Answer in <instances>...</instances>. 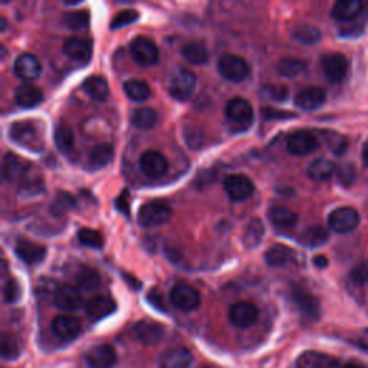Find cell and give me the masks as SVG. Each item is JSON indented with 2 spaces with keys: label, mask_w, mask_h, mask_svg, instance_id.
I'll return each mask as SVG.
<instances>
[{
  "label": "cell",
  "mask_w": 368,
  "mask_h": 368,
  "mask_svg": "<svg viewBox=\"0 0 368 368\" xmlns=\"http://www.w3.org/2000/svg\"><path fill=\"white\" fill-rule=\"evenodd\" d=\"M184 60L193 65H203L209 61V51L202 42H189L183 46Z\"/></svg>",
  "instance_id": "e575fe53"
},
{
  "label": "cell",
  "mask_w": 368,
  "mask_h": 368,
  "mask_svg": "<svg viewBox=\"0 0 368 368\" xmlns=\"http://www.w3.org/2000/svg\"><path fill=\"white\" fill-rule=\"evenodd\" d=\"M321 65L325 78L333 84L341 82L348 73V68H350L347 56L340 52H329L324 55Z\"/></svg>",
  "instance_id": "52a82bcc"
},
{
  "label": "cell",
  "mask_w": 368,
  "mask_h": 368,
  "mask_svg": "<svg viewBox=\"0 0 368 368\" xmlns=\"http://www.w3.org/2000/svg\"><path fill=\"white\" fill-rule=\"evenodd\" d=\"M328 225L335 234H351L360 225V215L353 207H338L331 211V215L328 218Z\"/></svg>",
  "instance_id": "5b68a950"
},
{
  "label": "cell",
  "mask_w": 368,
  "mask_h": 368,
  "mask_svg": "<svg viewBox=\"0 0 368 368\" xmlns=\"http://www.w3.org/2000/svg\"><path fill=\"white\" fill-rule=\"evenodd\" d=\"M10 139L21 147H25L30 151H41L44 141L40 131L32 123H15L10 127Z\"/></svg>",
  "instance_id": "7a4b0ae2"
},
{
  "label": "cell",
  "mask_w": 368,
  "mask_h": 368,
  "mask_svg": "<svg viewBox=\"0 0 368 368\" xmlns=\"http://www.w3.org/2000/svg\"><path fill=\"white\" fill-rule=\"evenodd\" d=\"M265 261L269 266H285L295 261V252L285 245H275L268 249Z\"/></svg>",
  "instance_id": "f1b7e54d"
},
{
  "label": "cell",
  "mask_w": 368,
  "mask_h": 368,
  "mask_svg": "<svg viewBox=\"0 0 368 368\" xmlns=\"http://www.w3.org/2000/svg\"><path fill=\"white\" fill-rule=\"evenodd\" d=\"M132 333L140 342L146 345H156L164 335V326L154 321H141L134 326Z\"/></svg>",
  "instance_id": "44dd1931"
},
{
  "label": "cell",
  "mask_w": 368,
  "mask_h": 368,
  "mask_svg": "<svg viewBox=\"0 0 368 368\" xmlns=\"http://www.w3.org/2000/svg\"><path fill=\"white\" fill-rule=\"evenodd\" d=\"M198 85L196 75L189 69L179 68L170 76L168 81V92L174 100L187 101L195 92Z\"/></svg>",
  "instance_id": "6da1fadb"
},
{
  "label": "cell",
  "mask_w": 368,
  "mask_h": 368,
  "mask_svg": "<svg viewBox=\"0 0 368 368\" xmlns=\"http://www.w3.org/2000/svg\"><path fill=\"white\" fill-rule=\"evenodd\" d=\"M173 211L168 204L154 200L141 206L139 211V223L144 227L163 226L171 219Z\"/></svg>",
  "instance_id": "3957f363"
},
{
  "label": "cell",
  "mask_w": 368,
  "mask_h": 368,
  "mask_svg": "<svg viewBox=\"0 0 368 368\" xmlns=\"http://www.w3.org/2000/svg\"><path fill=\"white\" fill-rule=\"evenodd\" d=\"M64 24L71 30H82L89 25V13L87 10H75L67 12L64 15Z\"/></svg>",
  "instance_id": "7bdbcfd3"
},
{
  "label": "cell",
  "mask_w": 368,
  "mask_h": 368,
  "mask_svg": "<svg viewBox=\"0 0 368 368\" xmlns=\"http://www.w3.org/2000/svg\"><path fill=\"white\" fill-rule=\"evenodd\" d=\"M219 73L230 82H242L249 75V65L242 56L234 53H225L218 62Z\"/></svg>",
  "instance_id": "277c9868"
},
{
  "label": "cell",
  "mask_w": 368,
  "mask_h": 368,
  "mask_svg": "<svg viewBox=\"0 0 368 368\" xmlns=\"http://www.w3.org/2000/svg\"><path fill=\"white\" fill-rule=\"evenodd\" d=\"M225 190L230 200L243 202L254 195L255 186L245 174H231L225 180Z\"/></svg>",
  "instance_id": "8fae6325"
},
{
  "label": "cell",
  "mask_w": 368,
  "mask_h": 368,
  "mask_svg": "<svg viewBox=\"0 0 368 368\" xmlns=\"http://www.w3.org/2000/svg\"><path fill=\"white\" fill-rule=\"evenodd\" d=\"M268 218L274 226L279 229H290L294 227L298 218L292 210H289L286 207H272L268 211Z\"/></svg>",
  "instance_id": "d6a6232c"
},
{
  "label": "cell",
  "mask_w": 368,
  "mask_h": 368,
  "mask_svg": "<svg viewBox=\"0 0 368 368\" xmlns=\"http://www.w3.org/2000/svg\"><path fill=\"white\" fill-rule=\"evenodd\" d=\"M265 234V226L262 223L261 219H252L246 229H245V234H243V245L247 247V249H254L256 247L261 240H262V236Z\"/></svg>",
  "instance_id": "74e56055"
},
{
  "label": "cell",
  "mask_w": 368,
  "mask_h": 368,
  "mask_svg": "<svg viewBox=\"0 0 368 368\" xmlns=\"http://www.w3.org/2000/svg\"><path fill=\"white\" fill-rule=\"evenodd\" d=\"M85 361L89 368H111L117 362V353L108 344L96 345L87 353Z\"/></svg>",
  "instance_id": "2e32d148"
},
{
  "label": "cell",
  "mask_w": 368,
  "mask_h": 368,
  "mask_svg": "<svg viewBox=\"0 0 368 368\" xmlns=\"http://www.w3.org/2000/svg\"><path fill=\"white\" fill-rule=\"evenodd\" d=\"M52 333L62 340H72L78 337L81 333V324L80 321L68 317V315H60L52 321Z\"/></svg>",
  "instance_id": "cb8c5ba5"
},
{
  "label": "cell",
  "mask_w": 368,
  "mask_h": 368,
  "mask_svg": "<svg viewBox=\"0 0 368 368\" xmlns=\"http://www.w3.org/2000/svg\"><path fill=\"white\" fill-rule=\"evenodd\" d=\"M15 252L17 258L28 265L41 263L46 256V247L42 245L33 243L26 239H19L15 245Z\"/></svg>",
  "instance_id": "d6986e66"
},
{
  "label": "cell",
  "mask_w": 368,
  "mask_h": 368,
  "mask_svg": "<svg viewBox=\"0 0 368 368\" xmlns=\"http://www.w3.org/2000/svg\"><path fill=\"white\" fill-rule=\"evenodd\" d=\"M117 305L109 297H95L87 302V314L94 319H103L111 315Z\"/></svg>",
  "instance_id": "4316f807"
},
{
  "label": "cell",
  "mask_w": 368,
  "mask_h": 368,
  "mask_svg": "<svg viewBox=\"0 0 368 368\" xmlns=\"http://www.w3.org/2000/svg\"><path fill=\"white\" fill-rule=\"evenodd\" d=\"M170 299L173 305L182 309V311H195L200 306L202 298L198 290L186 283H177L173 286L170 292Z\"/></svg>",
  "instance_id": "30bf717a"
},
{
  "label": "cell",
  "mask_w": 368,
  "mask_h": 368,
  "mask_svg": "<svg viewBox=\"0 0 368 368\" xmlns=\"http://www.w3.org/2000/svg\"><path fill=\"white\" fill-rule=\"evenodd\" d=\"M140 168L148 177L157 179L164 176L168 170V161L164 154L156 150H148L141 154L140 157Z\"/></svg>",
  "instance_id": "4fadbf2b"
},
{
  "label": "cell",
  "mask_w": 368,
  "mask_h": 368,
  "mask_svg": "<svg viewBox=\"0 0 368 368\" xmlns=\"http://www.w3.org/2000/svg\"><path fill=\"white\" fill-rule=\"evenodd\" d=\"M25 163L19 159L16 154L8 152L3 159V179L6 182L19 180L25 170Z\"/></svg>",
  "instance_id": "d590c367"
},
{
  "label": "cell",
  "mask_w": 368,
  "mask_h": 368,
  "mask_svg": "<svg viewBox=\"0 0 368 368\" xmlns=\"http://www.w3.org/2000/svg\"><path fill=\"white\" fill-rule=\"evenodd\" d=\"M294 37H295L297 41H299L302 44L313 45V44H317L321 40V32H319L318 28H315L313 25L302 24V25H298L294 29Z\"/></svg>",
  "instance_id": "ee69618b"
},
{
  "label": "cell",
  "mask_w": 368,
  "mask_h": 368,
  "mask_svg": "<svg viewBox=\"0 0 368 368\" xmlns=\"http://www.w3.org/2000/svg\"><path fill=\"white\" fill-rule=\"evenodd\" d=\"M364 160H365V163L368 164V143H367L365 147H364Z\"/></svg>",
  "instance_id": "6f0895ef"
},
{
  "label": "cell",
  "mask_w": 368,
  "mask_h": 368,
  "mask_svg": "<svg viewBox=\"0 0 368 368\" xmlns=\"http://www.w3.org/2000/svg\"><path fill=\"white\" fill-rule=\"evenodd\" d=\"M75 206V200L71 195H68V193H60V195H58L53 206H52V210L55 213H62L71 207Z\"/></svg>",
  "instance_id": "c3c4849f"
},
{
  "label": "cell",
  "mask_w": 368,
  "mask_h": 368,
  "mask_svg": "<svg viewBox=\"0 0 368 368\" xmlns=\"http://www.w3.org/2000/svg\"><path fill=\"white\" fill-rule=\"evenodd\" d=\"M362 8H364L362 0H337L331 15L340 22H350L360 16Z\"/></svg>",
  "instance_id": "d4e9b609"
},
{
  "label": "cell",
  "mask_w": 368,
  "mask_h": 368,
  "mask_svg": "<svg viewBox=\"0 0 368 368\" xmlns=\"http://www.w3.org/2000/svg\"><path fill=\"white\" fill-rule=\"evenodd\" d=\"M9 2V0H3V3H8Z\"/></svg>",
  "instance_id": "91938a15"
},
{
  "label": "cell",
  "mask_w": 368,
  "mask_h": 368,
  "mask_svg": "<svg viewBox=\"0 0 368 368\" xmlns=\"http://www.w3.org/2000/svg\"><path fill=\"white\" fill-rule=\"evenodd\" d=\"M64 53L76 62H88L92 55V42L85 37L72 36L64 42Z\"/></svg>",
  "instance_id": "ac0fdd59"
},
{
  "label": "cell",
  "mask_w": 368,
  "mask_h": 368,
  "mask_svg": "<svg viewBox=\"0 0 368 368\" xmlns=\"http://www.w3.org/2000/svg\"><path fill=\"white\" fill-rule=\"evenodd\" d=\"M42 190H44L42 174L33 166L26 164L21 179H19V193L24 196L32 198L40 195Z\"/></svg>",
  "instance_id": "e0dca14e"
},
{
  "label": "cell",
  "mask_w": 368,
  "mask_h": 368,
  "mask_svg": "<svg viewBox=\"0 0 368 368\" xmlns=\"http://www.w3.org/2000/svg\"><path fill=\"white\" fill-rule=\"evenodd\" d=\"M297 368H340L338 360L318 351H305L297 360Z\"/></svg>",
  "instance_id": "603a6c76"
},
{
  "label": "cell",
  "mask_w": 368,
  "mask_h": 368,
  "mask_svg": "<svg viewBox=\"0 0 368 368\" xmlns=\"http://www.w3.org/2000/svg\"><path fill=\"white\" fill-rule=\"evenodd\" d=\"M306 69V62L298 58H283L278 64V72L285 78H294Z\"/></svg>",
  "instance_id": "b9f144b4"
},
{
  "label": "cell",
  "mask_w": 368,
  "mask_h": 368,
  "mask_svg": "<svg viewBox=\"0 0 368 368\" xmlns=\"http://www.w3.org/2000/svg\"><path fill=\"white\" fill-rule=\"evenodd\" d=\"M342 368H362L361 365H357V364H347L345 367H342Z\"/></svg>",
  "instance_id": "680465c9"
},
{
  "label": "cell",
  "mask_w": 368,
  "mask_h": 368,
  "mask_svg": "<svg viewBox=\"0 0 368 368\" xmlns=\"http://www.w3.org/2000/svg\"><path fill=\"white\" fill-rule=\"evenodd\" d=\"M123 88H124V92L128 98L135 101V103H143V101L148 100L150 95H151V89H150L148 84L141 81V80H130L124 84Z\"/></svg>",
  "instance_id": "8d00e7d4"
},
{
  "label": "cell",
  "mask_w": 368,
  "mask_h": 368,
  "mask_svg": "<svg viewBox=\"0 0 368 368\" xmlns=\"http://www.w3.org/2000/svg\"><path fill=\"white\" fill-rule=\"evenodd\" d=\"M295 297V302L299 308V311L302 313L304 317L306 318H311V319H317L319 315V305L318 301L304 289H297L294 292Z\"/></svg>",
  "instance_id": "f546056e"
},
{
  "label": "cell",
  "mask_w": 368,
  "mask_h": 368,
  "mask_svg": "<svg viewBox=\"0 0 368 368\" xmlns=\"http://www.w3.org/2000/svg\"><path fill=\"white\" fill-rule=\"evenodd\" d=\"M360 345L368 353V328L365 329V331L361 335V338H360Z\"/></svg>",
  "instance_id": "11a10c76"
},
{
  "label": "cell",
  "mask_w": 368,
  "mask_h": 368,
  "mask_svg": "<svg viewBox=\"0 0 368 368\" xmlns=\"http://www.w3.org/2000/svg\"><path fill=\"white\" fill-rule=\"evenodd\" d=\"M263 95L274 101H283L288 96V89L282 85H270L263 88Z\"/></svg>",
  "instance_id": "f907efd6"
},
{
  "label": "cell",
  "mask_w": 368,
  "mask_h": 368,
  "mask_svg": "<svg viewBox=\"0 0 368 368\" xmlns=\"http://www.w3.org/2000/svg\"><path fill=\"white\" fill-rule=\"evenodd\" d=\"M53 302L64 311H76L82 305V295L78 288L72 285H62L55 290Z\"/></svg>",
  "instance_id": "9a60e30c"
},
{
  "label": "cell",
  "mask_w": 368,
  "mask_h": 368,
  "mask_svg": "<svg viewBox=\"0 0 368 368\" xmlns=\"http://www.w3.org/2000/svg\"><path fill=\"white\" fill-rule=\"evenodd\" d=\"M318 147H319L318 139L313 132L305 130L292 132L286 140V148L292 156H299V157L308 156V154H313L314 151H317Z\"/></svg>",
  "instance_id": "ba28073f"
},
{
  "label": "cell",
  "mask_w": 368,
  "mask_h": 368,
  "mask_svg": "<svg viewBox=\"0 0 368 368\" xmlns=\"http://www.w3.org/2000/svg\"><path fill=\"white\" fill-rule=\"evenodd\" d=\"M13 72L24 81H35L36 78H40V75L42 72V65L40 60L32 53H22L16 58V61L13 64Z\"/></svg>",
  "instance_id": "5bb4252c"
},
{
  "label": "cell",
  "mask_w": 368,
  "mask_h": 368,
  "mask_svg": "<svg viewBox=\"0 0 368 368\" xmlns=\"http://www.w3.org/2000/svg\"><path fill=\"white\" fill-rule=\"evenodd\" d=\"M17 354H19V348H17L15 340L8 337V335H3V340H2V356H3V358H15V357H17Z\"/></svg>",
  "instance_id": "816d5d0a"
},
{
  "label": "cell",
  "mask_w": 368,
  "mask_h": 368,
  "mask_svg": "<svg viewBox=\"0 0 368 368\" xmlns=\"http://www.w3.org/2000/svg\"><path fill=\"white\" fill-rule=\"evenodd\" d=\"M78 239L82 245L88 247H94V249H100L104 245V239L101 234L94 229H81L78 231Z\"/></svg>",
  "instance_id": "f6af8a7d"
},
{
  "label": "cell",
  "mask_w": 368,
  "mask_h": 368,
  "mask_svg": "<svg viewBox=\"0 0 368 368\" xmlns=\"http://www.w3.org/2000/svg\"><path fill=\"white\" fill-rule=\"evenodd\" d=\"M140 17V13L134 9H125L115 15L111 22V29H121L124 26H128L134 24Z\"/></svg>",
  "instance_id": "bcb514c9"
},
{
  "label": "cell",
  "mask_w": 368,
  "mask_h": 368,
  "mask_svg": "<svg viewBox=\"0 0 368 368\" xmlns=\"http://www.w3.org/2000/svg\"><path fill=\"white\" fill-rule=\"evenodd\" d=\"M115 204H117V209L123 213V215H128L130 211V193L128 190H124L121 195L115 200Z\"/></svg>",
  "instance_id": "f5cc1de1"
},
{
  "label": "cell",
  "mask_w": 368,
  "mask_h": 368,
  "mask_svg": "<svg viewBox=\"0 0 368 368\" xmlns=\"http://www.w3.org/2000/svg\"><path fill=\"white\" fill-rule=\"evenodd\" d=\"M193 354L184 347H174L167 350L160 358V368H190Z\"/></svg>",
  "instance_id": "7402d4cb"
},
{
  "label": "cell",
  "mask_w": 368,
  "mask_h": 368,
  "mask_svg": "<svg viewBox=\"0 0 368 368\" xmlns=\"http://www.w3.org/2000/svg\"><path fill=\"white\" fill-rule=\"evenodd\" d=\"M259 317L258 308L247 301H240L230 306L229 321L238 328H249L256 322Z\"/></svg>",
  "instance_id": "7c38bea8"
},
{
  "label": "cell",
  "mask_w": 368,
  "mask_h": 368,
  "mask_svg": "<svg viewBox=\"0 0 368 368\" xmlns=\"http://www.w3.org/2000/svg\"><path fill=\"white\" fill-rule=\"evenodd\" d=\"M302 243L308 247H319L326 243L328 231L322 226H311L302 234Z\"/></svg>",
  "instance_id": "60d3db41"
},
{
  "label": "cell",
  "mask_w": 368,
  "mask_h": 368,
  "mask_svg": "<svg viewBox=\"0 0 368 368\" xmlns=\"http://www.w3.org/2000/svg\"><path fill=\"white\" fill-rule=\"evenodd\" d=\"M131 123L139 130H151L159 123V115L152 108H137L131 114Z\"/></svg>",
  "instance_id": "836d02e7"
},
{
  "label": "cell",
  "mask_w": 368,
  "mask_h": 368,
  "mask_svg": "<svg viewBox=\"0 0 368 368\" xmlns=\"http://www.w3.org/2000/svg\"><path fill=\"white\" fill-rule=\"evenodd\" d=\"M76 283H78L81 290H85V292H92V290L100 288L101 278L96 270L82 266L78 270V274H76Z\"/></svg>",
  "instance_id": "f35d334b"
},
{
  "label": "cell",
  "mask_w": 368,
  "mask_h": 368,
  "mask_svg": "<svg viewBox=\"0 0 368 368\" xmlns=\"http://www.w3.org/2000/svg\"><path fill=\"white\" fill-rule=\"evenodd\" d=\"M81 2H84V0H64V3H65V5H69V6H72V5H78V3H81Z\"/></svg>",
  "instance_id": "9f6ffc18"
},
{
  "label": "cell",
  "mask_w": 368,
  "mask_h": 368,
  "mask_svg": "<svg viewBox=\"0 0 368 368\" xmlns=\"http://www.w3.org/2000/svg\"><path fill=\"white\" fill-rule=\"evenodd\" d=\"M130 52L134 58V61L143 67L156 65L160 60L157 45L144 36H139L132 40V42L130 44Z\"/></svg>",
  "instance_id": "8992f818"
},
{
  "label": "cell",
  "mask_w": 368,
  "mask_h": 368,
  "mask_svg": "<svg viewBox=\"0 0 368 368\" xmlns=\"http://www.w3.org/2000/svg\"><path fill=\"white\" fill-rule=\"evenodd\" d=\"M225 112L227 120L239 128L245 130L254 123V109H252V105L243 98H231L226 104Z\"/></svg>",
  "instance_id": "9c48e42d"
},
{
  "label": "cell",
  "mask_w": 368,
  "mask_h": 368,
  "mask_svg": "<svg viewBox=\"0 0 368 368\" xmlns=\"http://www.w3.org/2000/svg\"><path fill=\"white\" fill-rule=\"evenodd\" d=\"M335 166L328 159H317L308 167V177L314 182H326L334 176Z\"/></svg>",
  "instance_id": "4dcf8cb0"
},
{
  "label": "cell",
  "mask_w": 368,
  "mask_h": 368,
  "mask_svg": "<svg viewBox=\"0 0 368 368\" xmlns=\"http://www.w3.org/2000/svg\"><path fill=\"white\" fill-rule=\"evenodd\" d=\"M44 100L42 91L29 84H24L17 87L15 91V101L19 107L24 108H35L40 105Z\"/></svg>",
  "instance_id": "484cf974"
},
{
  "label": "cell",
  "mask_w": 368,
  "mask_h": 368,
  "mask_svg": "<svg viewBox=\"0 0 368 368\" xmlns=\"http://www.w3.org/2000/svg\"><path fill=\"white\" fill-rule=\"evenodd\" d=\"M351 279L357 285H364L368 281V262H360L353 268Z\"/></svg>",
  "instance_id": "681fc988"
},
{
  "label": "cell",
  "mask_w": 368,
  "mask_h": 368,
  "mask_svg": "<svg viewBox=\"0 0 368 368\" xmlns=\"http://www.w3.org/2000/svg\"><path fill=\"white\" fill-rule=\"evenodd\" d=\"M114 157V148L109 144H98L91 148L88 154V161L92 168L107 167Z\"/></svg>",
  "instance_id": "1f68e13d"
},
{
  "label": "cell",
  "mask_w": 368,
  "mask_h": 368,
  "mask_svg": "<svg viewBox=\"0 0 368 368\" xmlns=\"http://www.w3.org/2000/svg\"><path fill=\"white\" fill-rule=\"evenodd\" d=\"M55 144L62 152L68 154L73 148V132L65 123H60L55 128Z\"/></svg>",
  "instance_id": "ab89813d"
},
{
  "label": "cell",
  "mask_w": 368,
  "mask_h": 368,
  "mask_svg": "<svg viewBox=\"0 0 368 368\" xmlns=\"http://www.w3.org/2000/svg\"><path fill=\"white\" fill-rule=\"evenodd\" d=\"M314 263H315V266H317V268L322 269V268H326V266H328V259H326L325 256L319 255V256H315V259H314Z\"/></svg>",
  "instance_id": "db71d44e"
},
{
  "label": "cell",
  "mask_w": 368,
  "mask_h": 368,
  "mask_svg": "<svg viewBox=\"0 0 368 368\" xmlns=\"http://www.w3.org/2000/svg\"><path fill=\"white\" fill-rule=\"evenodd\" d=\"M326 94L319 87H308L301 89L295 96V105L304 111H314L325 104Z\"/></svg>",
  "instance_id": "ffe728a7"
},
{
  "label": "cell",
  "mask_w": 368,
  "mask_h": 368,
  "mask_svg": "<svg viewBox=\"0 0 368 368\" xmlns=\"http://www.w3.org/2000/svg\"><path fill=\"white\" fill-rule=\"evenodd\" d=\"M82 89L89 96V98L100 101V103L105 101L109 95V87H108L107 80L98 75L87 78L85 82L82 84Z\"/></svg>",
  "instance_id": "83f0119b"
},
{
  "label": "cell",
  "mask_w": 368,
  "mask_h": 368,
  "mask_svg": "<svg viewBox=\"0 0 368 368\" xmlns=\"http://www.w3.org/2000/svg\"><path fill=\"white\" fill-rule=\"evenodd\" d=\"M3 298H5V302H9V304H13L21 298V286H19V283L15 279H10L6 282L3 288Z\"/></svg>",
  "instance_id": "7dc6e473"
}]
</instances>
